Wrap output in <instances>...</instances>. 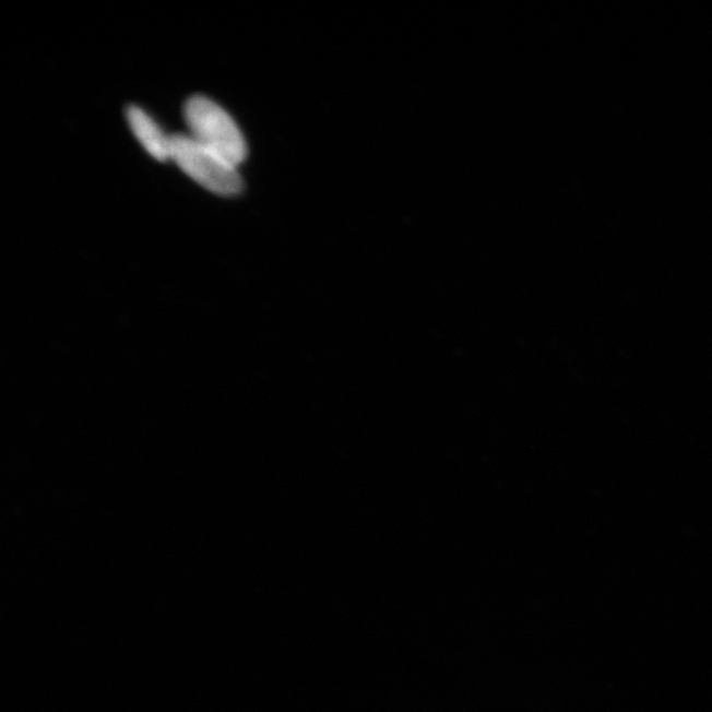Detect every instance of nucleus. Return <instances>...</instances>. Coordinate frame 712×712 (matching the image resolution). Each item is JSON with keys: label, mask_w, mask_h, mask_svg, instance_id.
<instances>
[{"label": "nucleus", "mask_w": 712, "mask_h": 712, "mask_svg": "<svg viewBox=\"0 0 712 712\" xmlns=\"http://www.w3.org/2000/svg\"><path fill=\"white\" fill-rule=\"evenodd\" d=\"M187 124L197 143L238 167L246 161L247 144L237 123L214 100L195 95L183 107Z\"/></svg>", "instance_id": "obj_1"}, {"label": "nucleus", "mask_w": 712, "mask_h": 712, "mask_svg": "<svg viewBox=\"0 0 712 712\" xmlns=\"http://www.w3.org/2000/svg\"><path fill=\"white\" fill-rule=\"evenodd\" d=\"M170 158L200 186L218 195L241 193L244 180L233 164L202 147L192 137H169Z\"/></svg>", "instance_id": "obj_2"}, {"label": "nucleus", "mask_w": 712, "mask_h": 712, "mask_svg": "<svg viewBox=\"0 0 712 712\" xmlns=\"http://www.w3.org/2000/svg\"><path fill=\"white\" fill-rule=\"evenodd\" d=\"M127 119L137 139L142 143L145 151L158 162H167L170 158L169 138L165 137L161 127L149 114H145L138 106H130L127 109Z\"/></svg>", "instance_id": "obj_3"}]
</instances>
